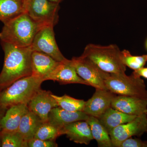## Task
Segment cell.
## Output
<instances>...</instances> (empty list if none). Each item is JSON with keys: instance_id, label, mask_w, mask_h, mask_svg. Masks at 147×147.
<instances>
[{"instance_id": "20", "label": "cell", "mask_w": 147, "mask_h": 147, "mask_svg": "<svg viewBox=\"0 0 147 147\" xmlns=\"http://www.w3.org/2000/svg\"><path fill=\"white\" fill-rule=\"evenodd\" d=\"M25 0H0V21L5 24L25 12Z\"/></svg>"}, {"instance_id": "21", "label": "cell", "mask_w": 147, "mask_h": 147, "mask_svg": "<svg viewBox=\"0 0 147 147\" xmlns=\"http://www.w3.org/2000/svg\"><path fill=\"white\" fill-rule=\"evenodd\" d=\"M86 121L89 125L92 136L99 147H113L110 134L98 119L89 116Z\"/></svg>"}, {"instance_id": "17", "label": "cell", "mask_w": 147, "mask_h": 147, "mask_svg": "<svg viewBox=\"0 0 147 147\" xmlns=\"http://www.w3.org/2000/svg\"><path fill=\"white\" fill-rule=\"evenodd\" d=\"M26 104L12 105L6 110L1 121V132H16L23 116L28 110Z\"/></svg>"}, {"instance_id": "9", "label": "cell", "mask_w": 147, "mask_h": 147, "mask_svg": "<svg viewBox=\"0 0 147 147\" xmlns=\"http://www.w3.org/2000/svg\"><path fill=\"white\" fill-rule=\"evenodd\" d=\"M147 132V113L137 116L127 123L117 127L110 132L113 147H119L126 139L137 136L140 137Z\"/></svg>"}, {"instance_id": "3", "label": "cell", "mask_w": 147, "mask_h": 147, "mask_svg": "<svg viewBox=\"0 0 147 147\" xmlns=\"http://www.w3.org/2000/svg\"><path fill=\"white\" fill-rule=\"evenodd\" d=\"M44 81L33 74L15 81L0 91V107L7 109L12 105L28 104Z\"/></svg>"}, {"instance_id": "30", "label": "cell", "mask_w": 147, "mask_h": 147, "mask_svg": "<svg viewBox=\"0 0 147 147\" xmlns=\"http://www.w3.org/2000/svg\"><path fill=\"white\" fill-rule=\"evenodd\" d=\"M50 1H51L53 2L57 3L59 4L60 3L63 1L64 0H50Z\"/></svg>"}, {"instance_id": "15", "label": "cell", "mask_w": 147, "mask_h": 147, "mask_svg": "<svg viewBox=\"0 0 147 147\" xmlns=\"http://www.w3.org/2000/svg\"><path fill=\"white\" fill-rule=\"evenodd\" d=\"M89 117V116L83 111L71 112L58 106L50 111L48 122L60 129L65 125L74 122L86 121Z\"/></svg>"}, {"instance_id": "6", "label": "cell", "mask_w": 147, "mask_h": 147, "mask_svg": "<svg viewBox=\"0 0 147 147\" xmlns=\"http://www.w3.org/2000/svg\"><path fill=\"white\" fill-rule=\"evenodd\" d=\"M25 12L32 19L44 26L54 27L59 20V4L50 0H25Z\"/></svg>"}, {"instance_id": "28", "label": "cell", "mask_w": 147, "mask_h": 147, "mask_svg": "<svg viewBox=\"0 0 147 147\" xmlns=\"http://www.w3.org/2000/svg\"><path fill=\"white\" fill-rule=\"evenodd\" d=\"M132 74L135 76L143 77L147 79V67H142L137 70H134Z\"/></svg>"}, {"instance_id": "10", "label": "cell", "mask_w": 147, "mask_h": 147, "mask_svg": "<svg viewBox=\"0 0 147 147\" xmlns=\"http://www.w3.org/2000/svg\"><path fill=\"white\" fill-rule=\"evenodd\" d=\"M27 105L28 110L38 116L42 122H48L50 111L58 106L52 93L41 88L36 93Z\"/></svg>"}, {"instance_id": "27", "label": "cell", "mask_w": 147, "mask_h": 147, "mask_svg": "<svg viewBox=\"0 0 147 147\" xmlns=\"http://www.w3.org/2000/svg\"><path fill=\"white\" fill-rule=\"evenodd\" d=\"M119 147H147V141L130 137L124 141Z\"/></svg>"}, {"instance_id": "32", "label": "cell", "mask_w": 147, "mask_h": 147, "mask_svg": "<svg viewBox=\"0 0 147 147\" xmlns=\"http://www.w3.org/2000/svg\"><path fill=\"white\" fill-rule=\"evenodd\" d=\"M146 49L147 50V40H146Z\"/></svg>"}, {"instance_id": "31", "label": "cell", "mask_w": 147, "mask_h": 147, "mask_svg": "<svg viewBox=\"0 0 147 147\" xmlns=\"http://www.w3.org/2000/svg\"><path fill=\"white\" fill-rule=\"evenodd\" d=\"M0 147H1V136H0Z\"/></svg>"}, {"instance_id": "26", "label": "cell", "mask_w": 147, "mask_h": 147, "mask_svg": "<svg viewBox=\"0 0 147 147\" xmlns=\"http://www.w3.org/2000/svg\"><path fill=\"white\" fill-rule=\"evenodd\" d=\"M29 147H57L58 145L55 140H44L33 138L28 142Z\"/></svg>"}, {"instance_id": "7", "label": "cell", "mask_w": 147, "mask_h": 147, "mask_svg": "<svg viewBox=\"0 0 147 147\" xmlns=\"http://www.w3.org/2000/svg\"><path fill=\"white\" fill-rule=\"evenodd\" d=\"M70 63L78 75L95 89L107 90L105 81L110 74L102 71L92 61L81 55L74 57Z\"/></svg>"}, {"instance_id": "8", "label": "cell", "mask_w": 147, "mask_h": 147, "mask_svg": "<svg viewBox=\"0 0 147 147\" xmlns=\"http://www.w3.org/2000/svg\"><path fill=\"white\" fill-rule=\"evenodd\" d=\"M31 47L33 51L45 53L59 62H65L68 60L59 49L53 26H45L40 30L35 36Z\"/></svg>"}, {"instance_id": "18", "label": "cell", "mask_w": 147, "mask_h": 147, "mask_svg": "<svg viewBox=\"0 0 147 147\" xmlns=\"http://www.w3.org/2000/svg\"><path fill=\"white\" fill-rule=\"evenodd\" d=\"M137 116L125 114L111 107L98 119L110 134L117 127L131 121Z\"/></svg>"}, {"instance_id": "24", "label": "cell", "mask_w": 147, "mask_h": 147, "mask_svg": "<svg viewBox=\"0 0 147 147\" xmlns=\"http://www.w3.org/2000/svg\"><path fill=\"white\" fill-rule=\"evenodd\" d=\"M60 129L48 122H42L37 129L34 138L44 140H55L61 136Z\"/></svg>"}, {"instance_id": "11", "label": "cell", "mask_w": 147, "mask_h": 147, "mask_svg": "<svg viewBox=\"0 0 147 147\" xmlns=\"http://www.w3.org/2000/svg\"><path fill=\"white\" fill-rule=\"evenodd\" d=\"M116 96L109 90L96 89L92 97L85 101L83 112L98 119L111 107V103Z\"/></svg>"}, {"instance_id": "29", "label": "cell", "mask_w": 147, "mask_h": 147, "mask_svg": "<svg viewBox=\"0 0 147 147\" xmlns=\"http://www.w3.org/2000/svg\"><path fill=\"white\" fill-rule=\"evenodd\" d=\"M7 109L0 107V130H1L2 120Z\"/></svg>"}, {"instance_id": "14", "label": "cell", "mask_w": 147, "mask_h": 147, "mask_svg": "<svg viewBox=\"0 0 147 147\" xmlns=\"http://www.w3.org/2000/svg\"><path fill=\"white\" fill-rule=\"evenodd\" d=\"M61 135L65 134L70 141L79 144L88 145L93 139L89 124L86 121L74 122L60 129Z\"/></svg>"}, {"instance_id": "5", "label": "cell", "mask_w": 147, "mask_h": 147, "mask_svg": "<svg viewBox=\"0 0 147 147\" xmlns=\"http://www.w3.org/2000/svg\"><path fill=\"white\" fill-rule=\"evenodd\" d=\"M107 90L116 94L147 98V90L141 77L132 73L110 74L105 81Z\"/></svg>"}, {"instance_id": "13", "label": "cell", "mask_w": 147, "mask_h": 147, "mask_svg": "<svg viewBox=\"0 0 147 147\" xmlns=\"http://www.w3.org/2000/svg\"><path fill=\"white\" fill-rule=\"evenodd\" d=\"M44 80H52L62 84H77L90 86L88 82L78 75L70 63V60L65 62L60 63L53 71L45 77Z\"/></svg>"}, {"instance_id": "12", "label": "cell", "mask_w": 147, "mask_h": 147, "mask_svg": "<svg viewBox=\"0 0 147 147\" xmlns=\"http://www.w3.org/2000/svg\"><path fill=\"white\" fill-rule=\"evenodd\" d=\"M111 107L125 114L139 116L147 113V98L116 95L111 103Z\"/></svg>"}, {"instance_id": "23", "label": "cell", "mask_w": 147, "mask_h": 147, "mask_svg": "<svg viewBox=\"0 0 147 147\" xmlns=\"http://www.w3.org/2000/svg\"><path fill=\"white\" fill-rule=\"evenodd\" d=\"M120 58L122 63L126 67L136 70L144 67L147 62V55L133 56L128 50L121 51Z\"/></svg>"}, {"instance_id": "25", "label": "cell", "mask_w": 147, "mask_h": 147, "mask_svg": "<svg viewBox=\"0 0 147 147\" xmlns=\"http://www.w3.org/2000/svg\"><path fill=\"white\" fill-rule=\"evenodd\" d=\"M2 147H27L28 143L16 132H4L1 131Z\"/></svg>"}, {"instance_id": "22", "label": "cell", "mask_w": 147, "mask_h": 147, "mask_svg": "<svg viewBox=\"0 0 147 147\" xmlns=\"http://www.w3.org/2000/svg\"><path fill=\"white\" fill-rule=\"evenodd\" d=\"M53 96L58 106L64 110L71 112L83 111L85 103L84 100L76 99L66 94L58 96L53 94Z\"/></svg>"}, {"instance_id": "4", "label": "cell", "mask_w": 147, "mask_h": 147, "mask_svg": "<svg viewBox=\"0 0 147 147\" xmlns=\"http://www.w3.org/2000/svg\"><path fill=\"white\" fill-rule=\"evenodd\" d=\"M121 52L115 44L101 45L90 43L85 47L82 56L92 61L107 73H125L126 67L121 61Z\"/></svg>"}, {"instance_id": "19", "label": "cell", "mask_w": 147, "mask_h": 147, "mask_svg": "<svg viewBox=\"0 0 147 147\" xmlns=\"http://www.w3.org/2000/svg\"><path fill=\"white\" fill-rule=\"evenodd\" d=\"M42 122L38 116L28 110L23 116L17 132L28 143L34 138L37 129Z\"/></svg>"}, {"instance_id": "16", "label": "cell", "mask_w": 147, "mask_h": 147, "mask_svg": "<svg viewBox=\"0 0 147 147\" xmlns=\"http://www.w3.org/2000/svg\"><path fill=\"white\" fill-rule=\"evenodd\" d=\"M60 63L47 54L33 51L31 56L32 74L41 77L45 81V77L51 73Z\"/></svg>"}, {"instance_id": "1", "label": "cell", "mask_w": 147, "mask_h": 147, "mask_svg": "<svg viewBox=\"0 0 147 147\" xmlns=\"http://www.w3.org/2000/svg\"><path fill=\"white\" fill-rule=\"evenodd\" d=\"M4 52V62L0 73V90L8 87L15 81L32 74L30 46L18 47L1 42Z\"/></svg>"}, {"instance_id": "2", "label": "cell", "mask_w": 147, "mask_h": 147, "mask_svg": "<svg viewBox=\"0 0 147 147\" xmlns=\"http://www.w3.org/2000/svg\"><path fill=\"white\" fill-rule=\"evenodd\" d=\"M45 26L37 23L24 12L4 24L0 32V40L16 47H29L37 33Z\"/></svg>"}]
</instances>
